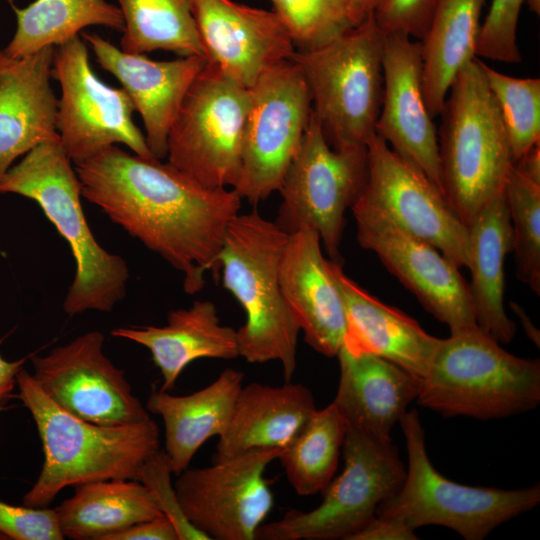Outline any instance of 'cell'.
Here are the masks:
<instances>
[{"label": "cell", "instance_id": "cell-1", "mask_svg": "<svg viewBox=\"0 0 540 540\" xmlns=\"http://www.w3.org/2000/svg\"><path fill=\"white\" fill-rule=\"evenodd\" d=\"M81 195L183 274L188 294L206 272L219 278V254L242 198L208 188L169 163L110 145L75 165Z\"/></svg>", "mask_w": 540, "mask_h": 540}, {"label": "cell", "instance_id": "cell-2", "mask_svg": "<svg viewBox=\"0 0 540 540\" xmlns=\"http://www.w3.org/2000/svg\"><path fill=\"white\" fill-rule=\"evenodd\" d=\"M18 397L30 412L43 450L40 474L23 505L43 508L68 486L108 479H136L143 463L159 450V427L147 421L105 426L82 420L55 404L24 368Z\"/></svg>", "mask_w": 540, "mask_h": 540}, {"label": "cell", "instance_id": "cell-3", "mask_svg": "<svg viewBox=\"0 0 540 540\" xmlns=\"http://www.w3.org/2000/svg\"><path fill=\"white\" fill-rule=\"evenodd\" d=\"M72 164L60 142L44 143L12 165L0 181V194L35 201L70 246L76 269L63 302L70 317L112 311L125 297L129 279L125 260L106 251L87 223Z\"/></svg>", "mask_w": 540, "mask_h": 540}, {"label": "cell", "instance_id": "cell-4", "mask_svg": "<svg viewBox=\"0 0 540 540\" xmlns=\"http://www.w3.org/2000/svg\"><path fill=\"white\" fill-rule=\"evenodd\" d=\"M289 234L256 210L230 223L218 260L223 287L239 302L245 323L236 330L239 357L250 363L280 361L285 382L296 370L299 327L280 285Z\"/></svg>", "mask_w": 540, "mask_h": 540}, {"label": "cell", "instance_id": "cell-5", "mask_svg": "<svg viewBox=\"0 0 540 540\" xmlns=\"http://www.w3.org/2000/svg\"><path fill=\"white\" fill-rule=\"evenodd\" d=\"M440 115L442 192L468 227L504 191L514 166L501 113L478 57L456 75Z\"/></svg>", "mask_w": 540, "mask_h": 540}, {"label": "cell", "instance_id": "cell-6", "mask_svg": "<svg viewBox=\"0 0 540 540\" xmlns=\"http://www.w3.org/2000/svg\"><path fill=\"white\" fill-rule=\"evenodd\" d=\"M416 400L444 416L504 418L540 402V361L517 357L478 325L440 343Z\"/></svg>", "mask_w": 540, "mask_h": 540}, {"label": "cell", "instance_id": "cell-7", "mask_svg": "<svg viewBox=\"0 0 540 540\" xmlns=\"http://www.w3.org/2000/svg\"><path fill=\"white\" fill-rule=\"evenodd\" d=\"M386 35L373 14L331 40L294 51L312 99V110L328 144L336 150L365 147L375 134L383 95Z\"/></svg>", "mask_w": 540, "mask_h": 540}, {"label": "cell", "instance_id": "cell-8", "mask_svg": "<svg viewBox=\"0 0 540 540\" xmlns=\"http://www.w3.org/2000/svg\"><path fill=\"white\" fill-rule=\"evenodd\" d=\"M399 423L405 436L408 470L401 488L377 507L375 516L400 521L414 530L440 525L466 540H482L502 523L538 505V484L505 490L467 486L445 478L429 460L417 410L407 411Z\"/></svg>", "mask_w": 540, "mask_h": 540}, {"label": "cell", "instance_id": "cell-9", "mask_svg": "<svg viewBox=\"0 0 540 540\" xmlns=\"http://www.w3.org/2000/svg\"><path fill=\"white\" fill-rule=\"evenodd\" d=\"M342 451L344 469L323 490L321 504L263 523L255 539L351 540L375 517L377 507L398 492L406 477L397 447L392 440L347 427Z\"/></svg>", "mask_w": 540, "mask_h": 540}, {"label": "cell", "instance_id": "cell-10", "mask_svg": "<svg viewBox=\"0 0 540 540\" xmlns=\"http://www.w3.org/2000/svg\"><path fill=\"white\" fill-rule=\"evenodd\" d=\"M250 105V88L207 63L187 90L170 128L168 162L205 187L234 188Z\"/></svg>", "mask_w": 540, "mask_h": 540}, {"label": "cell", "instance_id": "cell-11", "mask_svg": "<svg viewBox=\"0 0 540 540\" xmlns=\"http://www.w3.org/2000/svg\"><path fill=\"white\" fill-rule=\"evenodd\" d=\"M367 177L365 147L333 149L313 113L302 144L282 185L274 221L287 234L313 228L330 260L343 264L340 244L345 214L361 194Z\"/></svg>", "mask_w": 540, "mask_h": 540}, {"label": "cell", "instance_id": "cell-12", "mask_svg": "<svg viewBox=\"0 0 540 540\" xmlns=\"http://www.w3.org/2000/svg\"><path fill=\"white\" fill-rule=\"evenodd\" d=\"M250 91L241 172L233 189L255 206L279 191L308 128L312 99L291 59L263 72Z\"/></svg>", "mask_w": 540, "mask_h": 540}, {"label": "cell", "instance_id": "cell-13", "mask_svg": "<svg viewBox=\"0 0 540 540\" xmlns=\"http://www.w3.org/2000/svg\"><path fill=\"white\" fill-rule=\"evenodd\" d=\"M52 77L61 86L57 107L60 144L74 166L117 143L141 157H154L133 121L135 109L129 96L97 77L79 35L55 47Z\"/></svg>", "mask_w": 540, "mask_h": 540}, {"label": "cell", "instance_id": "cell-14", "mask_svg": "<svg viewBox=\"0 0 540 540\" xmlns=\"http://www.w3.org/2000/svg\"><path fill=\"white\" fill-rule=\"evenodd\" d=\"M281 450L254 448L182 471L174 488L187 520L209 540H255L274 505L264 473Z\"/></svg>", "mask_w": 540, "mask_h": 540}, {"label": "cell", "instance_id": "cell-15", "mask_svg": "<svg viewBox=\"0 0 540 540\" xmlns=\"http://www.w3.org/2000/svg\"><path fill=\"white\" fill-rule=\"evenodd\" d=\"M367 177L357 200L438 249L458 268L469 264L468 228L441 190L376 133L366 144Z\"/></svg>", "mask_w": 540, "mask_h": 540}, {"label": "cell", "instance_id": "cell-16", "mask_svg": "<svg viewBox=\"0 0 540 540\" xmlns=\"http://www.w3.org/2000/svg\"><path fill=\"white\" fill-rule=\"evenodd\" d=\"M103 346L101 332L82 334L45 355L32 356L31 376L55 404L87 422L116 426L151 419Z\"/></svg>", "mask_w": 540, "mask_h": 540}, {"label": "cell", "instance_id": "cell-17", "mask_svg": "<svg viewBox=\"0 0 540 540\" xmlns=\"http://www.w3.org/2000/svg\"><path fill=\"white\" fill-rule=\"evenodd\" d=\"M351 211L360 246L374 252L430 314L451 333L477 325L469 285L454 263L383 213L358 202Z\"/></svg>", "mask_w": 540, "mask_h": 540}, {"label": "cell", "instance_id": "cell-18", "mask_svg": "<svg viewBox=\"0 0 540 540\" xmlns=\"http://www.w3.org/2000/svg\"><path fill=\"white\" fill-rule=\"evenodd\" d=\"M207 63L251 88L260 75L291 59L295 48L275 11L233 0H189Z\"/></svg>", "mask_w": 540, "mask_h": 540}, {"label": "cell", "instance_id": "cell-19", "mask_svg": "<svg viewBox=\"0 0 540 540\" xmlns=\"http://www.w3.org/2000/svg\"><path fill=\"white\" fill-rule=\"evenodd\" d=\"M382 64L383 95L375 133L442 192L438 135L424 97L420 41L404 34L386 35Z\"/></svg>", "mask_w": 540, "mask_h": 540}, {"label": "cell", "instance_id": "cell-20", "mask_svg": "<svg viewBox=\"0 0 540 540\" xmlns=\"http://www.w3.org/2000/svg\"><path fill=\"white\" fill-rule=\"evenodd\" d=\"M97 63L119 80L140 114L147 146L157 159L167 157V141L183 98L207 64L199 56L157 61L144 54L125 52L97 33L82 32Z\"/></svg>", "mask_w": 540, "mask_h": 540}, {"label": "cell", "instance_id": "cell-21", "mask_svg": "<svg viewBox=\"0 0 540 540\" xmlns=\"http://www.w3.org/2000/svg\"><path fill=\"white\" fill-rule=\"evenodd\" d=\"M280 285L306 343L324 356H337L346 328L345 308L313 228L303 226L289 235L280 263Z\"/></svg>", "mask_w": 540, "mask_h": 540}, {"label": "cell", "instance_id": "cell-22", "mask_svg": "<svg viewBox=\"0 0 540 540\" xmlns=\"http://www.w3.org/2000/svg\"><path fill=\"white\" fill-rule=\"evenodd\" d=\"M55 47L20 58L0 49V181L33 148L60 142L51 85Z\"/></svg>", "mask_w": 540, "mask_h": 540}, {"label": "cell", "instance_id": "cell-23", "mask_svg": "<svg viewBox=\"0 0 540 540\" xmlns=\"http://www.w3.org/2000/svg\"><path fill=\"white\" fill-rule=\"evenodd\" d=\"M328 265L345 308L346 328L341 347L351 355L384 358L421 380L440 339L428 334L410 316L361 288L344 273L342 264L329 259Z\"/></svg>", "mask_w": 540, "mask_h": 540}, {"label": "cell", "instance_id": "cell-24", "mask_svg": "<svg viewBox=\"0 0 540 540\" xmlns=\"http://www.w3.org/2000/svg\"><path fill=\"white\" fill-rule=\"evenodd\" d=\"M337 357L340 378L332 403L347 427L392 440L391 430L417 398L420 380L373 354L351 355L341 347Z\"/></svg>", "mask_w": 540, "mask_h": 540}, {"label": "cell", "instance_id": "cell-25", "mask_svg": "<svg viewBox=\"0 0 540 540\" xmlns=\"http://www.w3.org/2000/svg\"><path fill=\"white\" fill-rule=\"evenodd\" d=\"M147 348L168 391L193 361L239 357L236 330L220 324L217 308L209 300H197L189 308L169 312L164 326L118 327L111 331Z\"/></svg>", "mask_w": 540, "mask_h": 540}, {"label": "cell", "instance_id": "cell-26", "mask_svg": "<svg viewBox=\"0 0 540 540\" xmlns=\"http://www.w3.org/2000/svg\"><path fill=\"white\" fill-rule=\"evenodd\" d=\"M316 409L303 384L242 386L225 431L218 437L215 460L254 448L283 449Z\"/></svg>", "mask_w": 540, "mask_h": 540}, {"label": "cell", "instance_id": "cell-27", "mask_svg": "<svg viewBox=\"0 0 540 540\" xmlns=\"http://www.w3.org/2000/svg\"><path fill=\"white\" fill-rule=\"evenodd\" d=\"M243 379V372L226 368L208 386L188 395L152 390L146 408L163 421L164 452L172 473L187 469L200 447L225 431Z\"/></svg>", "mask_w": 540, "mask_h": 540}, {"label": "cell", "instance_id": "cell-28", "mask_svg": "<svg viewBox=\"0 0 540 540\" xmlns=\"http://www.w3.org/2000/svg\"><path fill=\"white\" fill-rule=\"evenodd\" d=\"M469 235V290L476 323L501 344L510 343L516 323L504 308L505 258L513 250L512 228L504 191L477 214Z\"/></svg>", "mask_w": 540, "mask_h": 540}, {"label": "cell", "instance_id": "cell-29", "mask_svg": "<svg viewBox=\"0 0 540 540\" xmlns=\"http://www.w3.org/2000/svg\"><path fill=\"white\" fill-rule=\"evenodd\" d=\"M64 538L109 540L128 527L163 515L146 486L136 479H108L75 486L54 508Z\"/></svg>", "mask_w": 540, "mask_h": 540}, {"label": "cell", "instance_id": "cell-30", "mask_svg": "<svg viewBox=\"0 0 540 540\" xmlns=\"http://www.w3.org/2000/svg\"><path fill=\"white\" fill-rule=\"evenodd\" d=\"M486 0H439L420 40L423 91L432 117L440 115L458 72L476 57L480 16Z\"/></svg>", "mask_w": 540, "mask_h": 540}, {"label": "cell", "instance_id": "cell-31", "mask_svg": "<svg viewBox=\"0 0 540 540\" xmlns=\"http://www.w3.org/2000/svg\"><path fill=\"white\" fill-rule=\"evenodd\" d=\"M9 2L17 27L3 51L12 58L59 46L88 26L100 25L121 32L124 28L119 7L105 0H35L25 8Z\"/></svg>", "mask_w": 540, "mask_h": 540}, {"label": "cell", "instance_id": "cell-32", "mask_svg": "<svg viewBox=\"0 0 540 540\" xmlns=\"http://www.w3.org/2000/svg\"><path fill=\"white\" fill-rule=\"evenodd\" d=\"M117 2L124 20L121 50L133 54L165 50L206 59L189 0Z\"/></svg>", "mask_w": 540, "mask_h": 540}, {"label": "cell", "instance_id": "cell-33", "mask_svg": "<svg viewBox=\"0 0 540 540\" xmlns=\"http://www.w3.org/2000/svg\"><path fill=\"white\" fill-rule=\"evenodd\" d=\"M347 425L331 403L315 409L277 459L301 496L323 492L336 472Z\"/></svg>", "mask_w": 540, "mask_h": 540}, {"label": "cell", "instance_id": "cell-34", "mask_svg": "<svg viewBox=\"0 0 540 540\" xmlns=\"http://www.w3.org/2000/svg\"><path fill=\"white\" fill-rule=\"evenodd\" d=\"M507 133L514 163L540 143V79L503 74L480 60Z\"/></svg>", "mask_w": 540, "mask_h": 540}, {"label": "cell", "instance_id": "cell-35", "mask_svg": "<svg viewBox=\"0 0 540 540\" xmlns=\"http://www.w3.org/2000/svg\"><path fill=\"white\" fill-rule=\"evenodd\" d=\"M509 211L516 274L540 294V185L522 176L513 166L504 187Z\"/></svg>", "mask_w": 540, "mask_h": 540}, {"label": "cell", "instance_id": "cell-36", "mask_svg": "<svg viewBox=\"0 0 540 540\" xmlns=\"http://www.w3.org/2000/svg\"><path fill=\"white\" fill-rule=\"evenodd\" d=\"M271 1L296 51L318 48L356 26L346 0Z\"/></svg>", "mask_w": 540, "mask_h": 540}, {"label": "cell", "instance_id": "cell-37", "mask_svg": "<svg viewBox=\"0 0 540 540\" xmlns=\"http://www.w3.org/2000/svg\"><path fill=\"white\" fill-rule=\"evenodd\" d=\"M525 0H492L480 25L476 57L504 63L522 60L516 41L518 20Z\"/></svg>", "mask_w": 540, "mask_h": 540}, {"label": "cell", "instance_id": "cell-38", "mask_svg": "<svg viewBox=\"0 0 540 540\" xmlns=\"http://www.w3.org/2000/svg\"><path fill=\"white\" fill-rule=\"evenodd\" d=\"M171 474L168 457L159 449L143 463L137 480L146 486L162 514L174 524L179 540H209L185 517L171 483Z\"/></svg>", "mask_w": 540, "mask_h": 540}, {"label": "cell", "instance_id": "cell-39", "mask_svg": "<svg viewBox=\"0 0 540 540\" xmlns=\"http://www.w3.org/2000/svg\"><path fill=\"white\" fill-rule=\"evenodd\" d=\"M0 536L12 540H62L54 509L13 505L0 500Z\"/></svg>", "mask_w": 540, "mask_h": 540}, {"label": "cell", "instance_id": "cell-40", "mask_svg": "<svg viewBox=\"0 0 540 540\" xmlns=\"http://www.w3.org/2000/svg\"><path fill=\"white\" fill-rule=\"evenodd\" d=\"M439 0H379L373 18L385 34H404L420 41L427 32Z\"/></svg>", "mask_w": 540, "mask_h": 540}, {"label": "cell", "instance_id": "cell-41", "mask_svg": "<svg viewBox=\"0 0 540 540\" xmlns=\"http://www.w3.org/2000/svg\"><path fill=\"white\" fill-rule=\"evenodd\" d=\"M109 540H179L174 524L165 515L136 523Z\"/></svg>", "mask_w": 540, "mask_h": 540}, {"label": "cell", "instance_id": "cell-42", "mask_svg": "<svg viewBox=\"0 0 540 540\" xmlns=\"http://www.w3.org/2000/svg\"><path fill=\"white\" fill-rule=\"evenodd\" d=\"M414 529L406 524L389 518L375 516L351 540H415Z\"/></svg>", "mask_w": 540, "mask_h": 540}, {"label": "cell", "instance_id": "cell-43", "mask_svg": "<svg viewBox=\"0 0 540 540\" xmlns=\"http://www.w3.org/2000/svg\"><path fill=\"white\" fill-rule=\"evenodd\" d=\"M3 338L0 339V344ZM27 358L14 361L5 359L0 353V415L5 410L17 388V375L23 368Z\"/></svg>", "mask_w": 540, "mask_h": 540}, {"label": "cell", "instance_id": "cell-44", "mask_svg": "<svg viewBox=\"0 0 540 540\" xmlns=\"http://www.w3.org/2000/svg\"><path fill=\"white\" fill-rule=\"evenodd\" d=\"M514 168L526 179L540 185V143L525 152L514 163Z\"/></svg>", "mask_w": 540, "mask_h": 540}, {"label": "cell", "instance_id": "cell-45", "mask_svg": "<svg viewBox=\"0 0 540 540\" xmlns=\"http://www.w3.org/2000/svg\"><path fill=\"white\" fill-rule=\"evenodd\" d=\"M379 0H346L351 17L356 25L373 13Z\"/></svg>", "mask_w": 540, "mask_h": 540}, {"label": "cell", "instance_id": "cell-46", "mask_svg": "<svg viewBox=\"0 0 540 540\" xmlns=\"http://www.w3.org/2000/svg\"><path fill=\"white\" fill-rule=\"evenodd\" d=\"M511 307L514 308L516 314L520 318L527 336L535 344H537V346H539V340H540L539 331L534 327V325L531 323L526 313L520 308V306L515 305L514 303H511Z\"/></svg>", "mask_w": 540, "mask_h": 540}, {"label": "cell", "instance_id": "cell-47", "mask_svg": "<svg viewBox=\"0 0 540 540\" xmlns=\"http://www.w3.org/2000/svg\"><path fill=\"white\" fill-rule=\"evenodd\" d=\"M529 9L536 13L537 15L540 14V0H525V2Z\"/></svg>", "mask_w": 540, "mask_h": 540}]
</instances>
